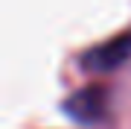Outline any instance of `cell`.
<instances>
[{
	"label": "cell",
	"instance_id": "obj_1",
	"mask_svg": "<svg viewBox=\"0 0 131 129\" xmlns=\"http://www.w3.org/2000/svg\"><path fill=\"white\" fill-rule=\"evenodd\" d=\"M128 59H131V32H122V35L108 38L99 47L88 50L82 56V67L84 71H93V73H105V71H117Z\"/></svg>",
	"mask_w": 131,
	"mask_h": 129
},
{
	"label": "cell",
	"instance_id": "obj_2",
	"mask_svg": "<svg viewBox=\"0 0 131 129\" xmlns=\"http://www.w3.org/2000/svg\"><path fill=\"white\" fill-rule=\"evenodd\" d=\"M67 115H70L76 123H99V120H105L108 115V88L105 85H90V88H82L76 91L70 100L64 103Z\"/></svg>",
	"mask_w": 131,
	"mask_h": 129
}]
</instances>
